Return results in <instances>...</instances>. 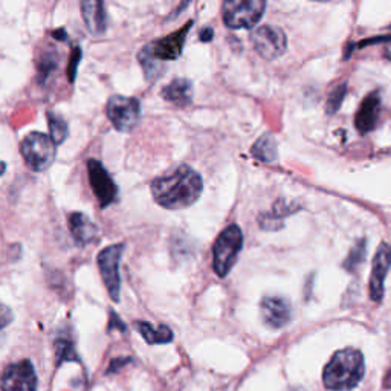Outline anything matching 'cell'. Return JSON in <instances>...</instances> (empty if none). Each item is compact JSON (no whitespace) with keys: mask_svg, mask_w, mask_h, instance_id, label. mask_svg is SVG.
Returning <instances> with one entry per match:
<instances>
[{"mask_svg":"<svg viewBox=\"0 0 391 391\" xmlns=\"http://www.w3.org/2000/svg\"><path fill=\"white\" fill-rule=\"evenodd\" d=\"M130 361H132L130 358H118V359H113V361L110 362V368L107 370V375L113 373V371H115V370H121L122 366H127Z\"/></svg>","mask_w":391,"mask_h":391,"instance_id":"cell-30","label":"cell"},{"mask_svg":"<svg viewBox=\"0 0 391 391\" xmlns=\"http://www.w3.org/2000/svg\"><path fill=\"white\" fill-rule=\"evenodd\" d=\"M251 153L255 159L266 162V164H271V162L279 159V144H276V139L272 133H264L257 139L251 148Z\"/></svg>","mask_w":391,"mask_h":391,"instance_id":"cell-18","label":"cell"},{"mask_svg":"<svg viewBox=\"0 0 391 391\" xmlns=\"http://www.w3.org/2000/svg\"><path fill=\"white\" fill-rule=\"evenodd\" d=\"M200 40L205 42V43H209L213 40V37H214V31L211 30V28H205V30L200 33Z\"/></svg>","mask_w":391,"mask_h":391,"instance_id":"cell-33","label":"cell"},{"mask_svg":"<svg viewBox=\"0 0 391 391\" xmlns=\"http://www.w3.org/2000/svg\"><path fill=\"white\" fill-rule=\"evenodd\" d=\"M86 28L92 35H103L107 30V14L104 0H80Z\"/></svg>","mask_w":391,"mask_h":391,"instance_id":"cell-15","label":"cell"},{"mask_svg":"<svg viewBox=\"0 0 391 391\" xmlns=\"http://www.w3.org/2000/svg\"><path fill=\"white\" fill-rule=\"evenodd\" d=\"M80 62H81V47L74 46L71 52V60L68 63V78L71 83H74L75 77H77V69Z\"/></svg>","mask_w":391,"mask_h":391,"instance_id":"cell-28","label":"cell"},{"mask_svg":"<svg viewBox=\"0 0 391 391\" xmlns=\"http://www.w3.org/2000/svg\"><path fill=\"white\" fill-rule=\"evenodd\" d=\"M2 391H37V375L31 361L23 359L5 368L0 378Z\"/></svg>","mask_w":391,"mask_h":391,"instance_id":"cell-9","label":"cell"},{"mask_svg":"<svg viewBox=\"0 0 391 391\" xmlns=\"http://www.w3.org/2000/svg\"><path fill=\"white\" fill-rule=\"evenodd\" d=\"M259 225L263 231H279L284 226V222L272 213H262L259 216Z\"/></svg>","mask_w":391,"mask_h":391,"instance_id":"cell-27","label":"cell"},{"mask_svg":"<svg viewBox=\"0 0 391 391\" xmlns=\"http://www.w3.org/2000/svg\"><path fill=\"white\" fill-rule=\"evenodd\" d=\"M21 151L26 165L37 173H42L54 164L57 144L49 135H45L42 132H31L23 138Z\"/></svg>","mask_w":391,"mask_h":391,"instance_id":"cell-4","label":"cell"},{"mask_svg":"<svg viewBox=\"0 0 391 391\" xmlns=\"http://www.w3.org/2000/svg\"><path fill=\"white\" fill-rule=\"evenodd\" d=\"M52 35L55 37V39H60V40H66V34H64V31H63V30H59V31H55V33H54Z\"/></svg>","mask_w":391,"mask_h":391,"instance_id":"cell-35","label":"cell"},{"mask_svg":"<svg viewBox=\"0 0 391 391\" xmlns=\"http://www.w3.org/2000/svg\"><path fill=\"white\" fill-rule=\"evenodd\" d=\"M366 255H367V238L362 237L353 243L347 259L344 260V263H342V268H344L347 272L358 271L359 266L366 262Z\"/></svg>","mask_w":391,"mask_h":391,"instance_id":"cell-21","label":"cell"},{"mask_svg":"<svg viewBox=\"0 0 391 391\" xmlns=\"http://www.w3.org/2000/svg\"><path fill=\"white\" fill-rule=\"evenodd\" d=\"M315 2H327V0H315Z\"/></svg>","mask_w":391,"mask_h":391,"instance_id":"cell-37","label":"cell"},{"mask_svg":"<svg viewBox=\"0 0 391 391\" xmlns=\"http://www.w3.org/2000/svg\"><path fill=\"white\" fill-rule=\"evenodd\" d=\"M262 320L271 329H283L292 321L291 303L279 297V295H268L260 303Z\"/></svg>","mask_w":391,"mask_h":391,"instance_id":"cell-13","label":"cell"},{"mask_svg":"<svg viewBox=\"0 0 391 391\" xmlns=\"http://www.w3.org/2000/svg\"><path fill=\"white\" fill-rule=\"evenodd\" d=\"M188 2H193V0H182V2H180L179 8L176 9V11H175V14H173V16H176V14H180V13H182V11H184V9L187 8Z\"/></svg>","mask_w":391,"mask_h":391,"instance_id":"cell-34","label":"cell"},{"mask_svg":"<svg viewBox=\"0 0 391 391\" xmlns=\"http://www.w3.org/2000/svg\"><path fill=\"white\" fill-rule=\"evenodd\" d=\"M364 355L356 349L338 350L322 371L324 385L330 391H349L358 387L364 378Z\"/></svg>","mask_w":391,"mask_h":391,"instance_id":"cell-2","label":"cell"},{"mask_svg":"<svg viewBox=\"0 0 391 391\" xmlns=\"http://www.w3.org/2000/svg\"><path fill=\"white\" fill-rule=\"evenodd\" d=\"M88 173H89L91 187L93 189L95 197L98 199L100 206L107 208L109 205L115 202V199L118 196V187L115 182H113L109 171L104 168L101 162L97 159H89Z\"/></svg>","mask_w":391,"mask_h":391,"instance_id":"cell-10","label":"cell"},{"mask_svg":"<svg viewBox=\"0 0 391 391\" xmlns=\"http://www.w3.org/2000/svg\"><path fill=\"white\" fill-rule=\"evenodd\" d=\"M47 124H49V136L57 146L63 144L69 135L68 122L63 119L62 115L54 112H47Z\"/></svg>","mask_w":391,"mask_h":391,"instance_id":"cell-22","label":"cell"},{"mask_svg":"<svg viewBox=\"0 0 391 391\" xmlns=\"http://www.w3.org/2000/svg\"><path fill=\"white\" fill-rule=\"evenodd\" d=\"M54 346H55V356H57V366H60L63 364V362H78V356H77V350H75V346H74V342L68 338V337H64V338H57L55 342H54Z\"/></svg>","mask_w":391,"mask_h":391,"instance_id":"cell-24","label":"cell"},{"mask_svg":"<svg viewBox=\"0 0 391 391\" xmlns=\"http://www.w3.org/2000/svg\"><path fill=\"white\" fill-rule=\"evenodd\" d=\"M380 42H391V35L373 37V39H370V40H362V42L359 43V47H362V46H368V45H376V43H380Z\"/></svg>","mask_w":391,"mask_h":391,"instance_id":"cell-32","label":"cell"},{"mask_svg":"<svg viewBox=\"0 0 391 391\" xmlns=\"http://www.w3.org/2000/svg\"><path fill=\"white\" fill-rule=\"evenodd\" d=\"M135 327L148 344H168V342L173 341V332L167 326H159L156 329L150 322L138 321L135 322Z\"/></svg>","mask_w":391,"mask_h":391,"instance_id":"cell-19","label":"cell"},{"mask_svg":"<svg viewBox=\"0 0 391 391\" xmlns=\"http://www.w3.org/2000/svg\"><path fill=\"white\" fill-rule=\"evenodd\" d=\"M391 268V245L380 243L378 251L375 254L373 264H371V274H370V298L375 303H379L384 297V284L387 274Z\"/></svg>","mask_w":391,"mask_h":391,"instance_id":"cell-12","label":"cell"},{"mask_svg":"<svg viewBox=\"0 0 391 391\" xmlns=\"http://www.w3.org/2000/svg\"><path fill=\"white\" fill-rule=\"evenodd\" d=\"M266 11V0H225L223 23L230 30H251Z\"/></svg>","mask_w":391,"mask_h":391,"instance_id":"cell-5","label":"cell"},{"mask_svg":"<svg viewBox=\"0 0 391 391\" xmlns=\"http://www.w3.org/2000/svg\"><path fill=\"white\" fill-rule=\"evenodd\" d=\"M194 25L193 21H189L188 23H185L180 30L175 31L173 34L162 37V39L155 40L153 43L147 45L150 52L153 54L155 59H158L159 62H171L176 60L182 54L184 49V43L187 39L188 31L192 30Z\"/></svg>","mask_w":391,"mask_h":391,"instance_id":"cell-11","label":"cell"},{"mask_svg":"<svg viewBox=\"0 0 391 391\" xmlns=\"http://www.w3.org/2000/svg\"><path fill=\"white\" fill-rule=\"evenodd\" d=\"M379 115H380V95L378 91H375L362 100L361 106L355 115V126L359 130V133L366 135V133L375 130L378 126Z\"/></svg>","mask_w":391,"mask_h":391,"instance_id":"cell-14","label":"cell"},{"mask_svg":"<svg viewBox=\"0 0 391 391\" xmlns=\"http://www.w3.org/2000/svg\"><path fill=\"white\" fill-rule=\"evenodd\" d=\"M138 60L141 63V68L144 69V75L147 81H156L162 74H164V66L162 62L155 59L153 54L150 52L148 46H144L138 54Z\"/></svg>","mask_w":391,"mask_h":391,"instance_id":"cell-20","label":"cell"},{"mask_svg":"<svg viewBox=\"0 0 391 391\" xmlns=\"http://www.w3.org/2000/svg\"><path fill=\"white\" fill-rule=\"evenodd\" d=\"M243 247V233L237 225L226 226L213 246V269L223 279L231 272Z\"/></svg>","mask_w":391,"mask_h":391,"instance_id":"cell-3","label":"cell"},{"mask_svg":"<svg viewBox=\"0 0 391 391\" xmlns=\"http://www.w3.org/2000/svg\"><path fill=\"white\" fill-rule=\"evenodd\" d=\"M347 95V83H341L337 88H333L329 93V98L326 101V113L327 115H335L341 109V104L344 101Z\"/></svg>","mask_w":391,"mask_h":391,"instance_id":"cell-25","label":"cell"},{"mask_svg":"<svg viewBox=\"0 0 391 391\" xmlns=\"http://www.w3.org/2000/svg\"><path fill=\"white\" fill-rule=\"evenodd\" d=\"M107 118L118 132H132L141 119V103L133 97L112 95L106 106Z\"/></svg>","mask_w":391,"mask_h":391,"instance_id":"cell-6","label":"cell"},{"mask_svg":"<svg viewBox=\"0 0 391 391\" xmlns=\"http://www.w3.org/2000/svg\"><path fill=\"white\" fill-rule=\"evenodd\" d=\"M155 202L165 209H185L197 202L204 182L194 168L179 165L156 177L150 185Z\"/></svg>","mask_w":391,"mask_h":391,"instance_id":"cell-1","label":"cell"},{"mask_svg":"<svg viewBox=\"0 0 391 391\" xmlns=\"http://www.w3.org/2000/svg\"><path fill=\"white\" fill-rule=\"evenodd\" d=\"M162 98L176 106H188L193 101V83L188 78H175L162 88Z\"/></svg>","mask_w":391,"mask_h":391,"instance_id":"cell-17","label":"cell"},{"mask_svg":"<svg viewBox=\"0 0 391 391\" xmlns=\"http://www.w3.org/2000/svg\"><path fill=\"white\" fill-rule=\"evenodd\" d=\"M251 43L262 59L276 60L288 49V37L276 26L264 25L251 33Z\"/></svg>","mask_w":391,"mask_h":391,"instance_id":"cell-7","label":"cell"},{"mask_svg":"<svg viewBox=\"0 0 391 391\" xmlns=\"http://www.w3.org/2000/svg\"><path fill=\"white\" fill-rule=\"evenodd\" d=\"M59 68V52L55 49H46L42 55L39 64H37V71H39L40 81L49 80L51 75Z\"/></svg>","mask_w":391,"mask_h":391,"instance_id":"cell-23","label":"cell"},{"mask_svg":"<svg viewBox=\"0 0 391 391\" xmlns=\"http://www.w3.org/2000/svg\"><path fill=\"white\" fill-rule=\"evenodd\" d=\"M13 320H14L13 310L9 309L8 306H5L4 303H0V330L5 329L6 326H9V324L13 322Z\"/></svg>","mask_w":391,"mask_h":391,"instance_id":"cell-29","label":"cell"},{"mask_svg":"<svg viewBox=\"0 0 391 391\" xmlns=\"http://www.w3.org/2000/svg\"><path fill=\"white\" fill-rule=\"evenodd\" d=\"M69 230L74 237V240L80 246H86L92 243L98 235V228L91 218L83 213H72L69 214Z\"/></svg>","mask_w":391,"mask_h":391,"instance_id":"cell-16","label":"cell"},{"mask_svg":"<svg viewBox=\"0 0 391 391\" xmlns=\"http://www.w3.org/2000/svg\"><path fill=\"white\" fill-rule=\"evenodd\" d=\"M122 243L110 245L98 254V268L101 279L106 284V289L110 295V298L118 303L119 301V292H121V276H119V263L121 257L124 252Z\"/></svg>","mask_w":391,"mask_h":391,"instance_id":"cell-8","label":"cell"},{"mask_svg":"<svg viewBox=\"0 0 391 391\" xmlns=\"http://www.w3.org/2000/svg\"><path fill=\"white\" fill-rule=\"evenodd\" d=\"M5 171H6V164L4 161H0V176H2Z\"/></svg>","mask_w":391,"mask_h":391,"instance_id":"cell-36","label":"cell"},{"mask_svg":"<svg viewBox=\"0 0 391 391\" xmlns=\"http://www.w3.org/2000/svg\"><path fill=\"white\" fill-rule=\"evenodd\" d=\"M303 206L298 204V202H295V200H288V199H276L275 200V204L272 205V214L275 217H279L281 218V221H284V217H288V216H292L295 213H298L300 209Z\"/></svg>","mask_w":391,"mask_h":391,"instance_id":"cell-26","label":"cell"},{"mask_svg":"<svg viewBox=\"0 0 391 391\" xmlns=\"http://www.w3.org/2000/svg\"><path fill=\"white\" fill-rule=\"evenodd\" d=\"M113 326H117L119 332H126V324L121 321V318L118 317V313L110 312V324H109V330L113 329Z\"/></svg>","mask_w":391,"mask_h":391,"instance_id":"cell-31","label":"cell"}]
</instances>
